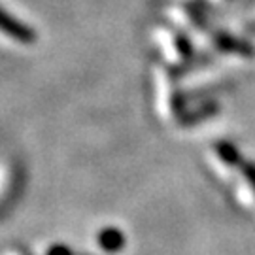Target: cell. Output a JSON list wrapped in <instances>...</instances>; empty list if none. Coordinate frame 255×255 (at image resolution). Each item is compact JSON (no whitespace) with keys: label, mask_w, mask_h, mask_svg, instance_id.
I'll return each instance as SVG.
<instances>
[{"label":"cell","mask_w":255,"mask_h":255,"mask_svg":"<svg viewBox=\"0 0 255 255\" xmlns=\"http://www.w3.org/2000/svg\"><path fill=\"white\" fill-rule=\"evenodd\" d=\"M0 30L4 34L11 36L13 40L21 42V44H32L36 40V32L32 28L28 27V25H23L15 17H11L2 8H0Z\"/></svg>","instance_id":"cell-1"},{"label":"cell","mask_w":255,"mask_h":255,"mask_svg":"<svg viewBox=\"0 0 255 255\" xmlns=\"http://www.w3.org/2000/svg\"><path fill=\"white\" fill-rule=\"evenodd\" d=\"M218 153L221 159H225L227 163H240V155H238L237 147L227 144V142H223V144H218Z\"/></svg>","instance_id":"cell-2"},{"label":"cell","mask_w":255,"mask_h":255,"mask_svg":"<svg viewBox=\"0 0 255 255\" xmlns=\"http://www.w3.org/2000/svg\"><path fill=\"white\" fill-rule=\"evenodd\" d=\"M219 44L223 47V49H229V51H238V53H254V49L248 46V44H244V42H235V40H231V38H223V40H219Z\"/></svg>","instance_id":"cell-3"},{"label":"cell","mask_w":255,"mask_h":255,"mask_svg":"<svg viewBox=\"0 0 255 255\" xmlns=\"http://www.w3.org/2000/svg\"><path fill=\"white\" fill-rule=\"evenodd\" d=\"M244 172H246L248 180L252 182V185L255 187V164H246L244 166Z\"/></svg>","instance_id":"cell-4"}]
</instances>
